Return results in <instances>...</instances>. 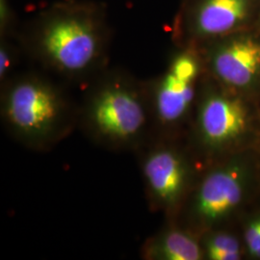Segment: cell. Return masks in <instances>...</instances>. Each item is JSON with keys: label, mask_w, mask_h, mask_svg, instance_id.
<instances>
[{"label": "cell", "mask_w": 260, "mask_h": 260, "mask_svg": "<svg viewBox=\"0 0 260 260\" xmlns=\"http://www.w3.org/2000/svg\"><path fill=\"white\" fill-rule=\"evenodd\" d=\"M259 196L260 151H243L212 162L184 201L186 230L201 236L233 229L253 210Z\"/></svg>", "instance_id": "obj_1"}, {"label": "cell", "mask_w": 260, "mask_h": 260, "mask_svg": "<svg viewBox=\"0 0 260 260\" xmlns=\"http://www.w3.org/2000/svg\"><path fill=\"white\" fill-rule=\"evenodd\" d=\"M30 38L47 65L66 75H81L96 65L104 52L106 15L93 2H58L39 15Z\"/></svg>", "instance_id": "obj_2"}, {"label": "cell", "mask_w": 260, "mask_h": 260, "mask_svg": "<svg viewBox=\"0 0 260 260\" xmlns=\"http://www.w3.org/2000/svg\"><path fill=\"white\" fill-rule=\"evenodd\" d=\"M194 136L212 162L243 151H260L259 100L226 88L205 73L196 104Z\"/></svg>", "instance_id": "obj_3"}, {"label": "cell", "mask_w": 260, "mask_h": 260, "mask_svg": "<svg viewBox=\"0 0 260 260\" xmlns=\"http://www.w3.org/2000/svg\"><path fill=\"white\" fill-rule=\"evenodd\" d=\"M259 0H183L173 23L181 48L198 47L248 28L255 27Z\"/></svg>", "instance_id": "obj_4"}, {"label": "cell", "mask_w": 260, "mask_h": 260, "mask_svg": "<svg viewBox=\"0 0 260 260\" xmlns=\"http://www.w3.org/2000/svg\"><path fill=\"white\" fill-rule=\"evenodd\" d=\"M197 49L206 75L226 88L260 101L258 29H244Z\"/></svg>", "instance_id": "obj_5"}, {"label": "cell", "mask_w": 260, "mask_h": 260, "mask_svg": "<svg viewBox=\"0 0 260 260\" xmlns=\"http://www.w3.org/2000/svg\"><path fill=\"white\" fill-rule=\"evenodd\" d=\"M65 103L50 84L23 77L11 85L4 101V115L12 129L28 141L53 136L65 118Z\"/></svg>", "instance_id": "obj_6"}, {"label": "cell", "mask_w": 260, "mask_h": 260, "mask_svg": "<svg viewBox=\"0 0 260 260\" xmlns=\"http://www.w3.org/2000/svg\"><path fill=\"white\" fill-rule=\"evenodd\" d=\"M204 75V63L197 48L184 47L174 56L154 91L155 111L163 125L179 126L195 111Z\"/></svg>", "instance_id": "obj_7"}, {"label": "cell", "mask_w": 260, "mask_h": 260, "mask_svg": "<svg viewBox=\"0 0 260 260\" xmlns=\"http://www.w3.org/2000/svg\"><path fill=\"white\" fill-rule=\"evenodd\" d=\"M89 118L102 137L116 143L135 139L147 121L139 94L120 79H112L98 90L90 104Z\"/></svg>", "instance_id": "obj_8"}, {"label": "cell", "mask_w": 260, "mask_h": 260, "mask_svg": "<svg viewBox=\"0 0 260 260\" xmlns=\"http://www.w3.org/2000/svg\"><path fill=\"white\" fill-rule=\"evenodd\" d=\"M144 175L152 198L168 210H177L193 187V170L183 152L164 147L145 161Z\"/></svg>", "instance_id": "obj_9"}, {"label": "cell", "mask_w": 260, "mask_h": 260, "mask_svg": "<svg viewBox=\"0 0 260 260\" xmlns=\"http://www.w3.org/2000/svg\"><path fill=\"white\" fill-rule=\"evenodd\" d=\"M149 257L162 260H201L205 258L200 239L186 229L173 228L162 233L149 249Z\"/></svg>", "instance_id": "obj_10"}, {"label": "cell", "mask_w": 260, "mask_h": 260, "mask_svg": "<svg viewBox=\"0 0 260 260\" xmlns=\"http://www.w3.org/2000/svg\"><path fill=\"white\" fill-rule=\"evenodd\" d=\"M200 241L206 259L241 260L247 256L241 235L233 229L206 232Z\"/></svg>", "instance_id": "obj_11"}, {"label": "cell", "mask_w": 260, "mask_h": 260, "mask_svg": "<svg viewBox=\"0 0 260 260\" xmlns=\"http://www.w3.org/2000/svg\"><path fill=\"white\" fill-rule=\"evenodd\" d=\"M241 223L242 239L247 256L260 259V207L248 214Z\"/></svg>", "instance_id": "obj_12"}, {"label": "cell", "mask_w": 260, "mask_h": 260, "mask_svg": "<svg viewBox=\"0 0 260 260\" xmlns=\"http://www.w3.org/2000/svg\"><path fill=\"white\" fill-rule=\"evenodd\" d=\"M14 64V55L12 49L6 44L0 47V78L3 79L8 75Z\"/></svg>", "instance_id": "obj_13"}, {"label": "cell", "mask_w": 260, "mask_h": 260, "mask_svg": "<svg viewBox=\"0 0 260 260\" xmlns=\"http://www.w3.org/2000/svg\"><path fill=\"white\" fill-rule=\"evenodd\" d=\"M255 28L258 29L260 31V0H259V11H258V17H257V20H256V24H255Z\"/></svg>", "instance_id": "obj_14"}]
</instances>
